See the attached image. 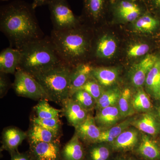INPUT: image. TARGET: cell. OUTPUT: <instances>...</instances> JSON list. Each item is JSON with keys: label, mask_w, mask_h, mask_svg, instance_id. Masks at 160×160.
I'll list each match as a JSON object with an SVG mask.
<instances>
[{"label": "cell", "mask_w": 160, "mask_h": 160, "mask_svg": "<svg viewBox=\"0 0 160 160\" xmlns=\"http://www.w3.org/2000/svg\"><path fill=\"white\" fill-rule=\"evenodd\" d=\"M31 5L14 1L1 7L0 29L10 47L21 49L26 44L44 38Z\"/></svg>", "instance_id": "obj_1"}, {"label": "cell", "mask_w": 160, "mask_h": 160, "mask_svg": "<svg viewBox=\"0 0 160 160\" xmlns=\"http://www.w3.org/2000/svg\"><path fill=\"white\" fill-rule=\"evenodd\" d=\"M80 25L68 30H52L50 37L55 49L63 62L72 67L85 59L90 51L88 34Z\"/></svg>", "instance_id": "obj_2"}, {"label": "cell", "mask_w": 160, "mask_h": 160, "mask_svg": "<svg viewBox=\"0 0 160 160\" xmlns=\"http://www.w3.org/2000/svg\"><path fill=\"white\" fill-rule=\"evenodd\" d=\"M20 50L21 58L18 68L32 76L65 64L55 49L50 37L33 41Z\"/></svg>", "instance_id": "obj_3"}, {"label": "cell", "mask_w": 160, "mask_h": 160, "mask_svg": "<svg viewBox=\"0 0 160 160\" xmlns=\"http://www.w3.org/2000/svg\"><path fill=\"white\" fill-rule=\"evenodd\" d=\"M72 68L62 64L33 77L42 86L49 100L62 105L69 98Z\"/></svg>", "instance_id": "obj_4"}, {"label": "cell", "mask_w": 160, "mask_h": 160, "mask_svg": "<svg viewBox=\"0 0 160 160\" xmlns=\"http://www.w3.org/2000/svg\"><path fill=\"white\" fill-rule=\"evenodd\" d=\"M53 30H68L80 25V21L75 15L66 0H53L48 2Z\"/></svg>", "instance_id": "obj_5"}, {"label": "cell", "mask_w": 160, "mask_h": 160, "mask_svg": "<svg viewBox=\"0 0 160 160\" xmlns=\"http://www.w3.org/2000/svg\"><path fill=\"white\" fill-rule=\"evenodd\" d=\"M14 75L12 87L18 96L35 100H49L42 86L31 75L18 68Z\"/></svg>", "instance_id": "obj_6"}, {"label": "cell", "mask_w": 160, "mask_h": 160, "mask_svg": "<svg viewBox=\"0 0 160 160\" xmlns=\"http://www.w3.org/2000/svg\"><path fill=\"white\" fill-rule=\"evenodd\" d=\"M60 142L29 144L27 152L31 160H62Z\"/></svg>", "instance_id": "obj_7"}, {"label": "cell", "mask_w": 160, "mask_h": 160, "mask_svg": "<svg viewBox=\"0 0 160 160\" xmlns=\"http://www.w3.org/2000/svg\"><path fill=\"white\" fill-rule=\"evenodd\" d=\"M116 16L127 22H133L143 13V9L137 0H112Z\"/></svg>", "instance_id": "obj_8"}, {"label": "cell", "mask_w": 160, "mask_h": 160, "mask_svg": "<svg viewBox=\"0 0 160 160\" xmlns=\"http://www.w3.org/2000/svg\"><path fill=\"white\" fill-rule=\"evenodd\" d=\"M93 66L86 62L80 63L72 68L70 74L69 98L79 90L91 76Z\"/></svg>", "instance_id": "obj_9"}, {"label": "cell", "mask_w": 160, "mask_h": 160, "mask_svg": "<svg viewBox=\"0 0 160 160\" xmlns=\"http://www.w3.org/2000/svg\"><path fill=\"white\" fill-rule=\"evenodd\" d=\"M75 128V133L88 146L97 142L102 132L96 123L94 118L90 114L84 122Z\"/></svg>", "instance_id": "obj_10"}, {"label": "cell", "mask_w": 160, "mask_h": 160, "mask_svg": "<svg viewBox=\"0 0 160 160\" xmlns=\"http://www.w3.org/2000/svg\"><path fill=\"white\" fill-rule=\"evenodd\" d=\"M62 106L63 114L69 125L74 128L84 122L89 115L88 111L71 98L66 99Z\"/></svg>", "instance_id": "obj_11"}, {"label": "cell", "mask_w": 160, "mask_h": 160, "mask_svg": "<svg viewBox=\"0 0 160 160\" xmlns=\"http://www.w3.org/2000/svg\"><path fill=\"white\" fill-rule=\"evenodd\" d=\"M27 138V134L14 126L5 128L2 133L1 150H6L9 154L18 151V147Z\"/></svg>", "instance_id": "obj_12"}, {"label": "cell", "mask_w": 160, "mask_h": 160, "mask_svg": "<svg viewBox=\"0 0 160 160\" xmlns=\"http://www.w3.org/2000/svg\"><path fill=\"white\" fill-rule=\"evenodd\" d=\"M158 59L153 54H148L139 62L135 65L131 73V81L137 87H141L146 82V77Z\"/></svg>", "instance_id": "obj_13"}, {"label": "cell", "mask_w": 160, "mask_h": 160, "mask_svg": "<svg viewBox=\"0 0 160 160\" xmlns=\"http://www.w3.org/2000/svg\"><path fill=\"white\" fill-rule=\"evenodd\" d=\"M21 58L19 49L10 46L3 49L0 53V72L15 74L19 68Z\"/></svg>", "instance_id": "obj_14"}, {"label": "cell", "mask_w": 160, "mask_h": 160, "mask_svg": "<svg viewBox=\"0 0 160 160\" xmlns=\"http://www.w3.org/2000/svg\"><path fill=\"white\" fill-rule=\"evenodd\" d=\"M117 49L114 39L109 35H102L98 38L93 46V57L98 59L109 58L113 56Z\"/></svg>", "instance_id": "obj_15"}, {"label": "cell", "mask_w": 160, "mask_h": 160, "mask_svg": "<svg viewBox=\"0 0 160 160\" xmlns=\"http://www.w3.org/2000/svg\"><path fill=\"white\" fill-rule=\"evenodd\" d=\"M86 149L75 133L61 150L62 160H85Z\"/></svg>", "instance_id": "obj_16"}, {"label": "cell", "mask_w": 160, "mask_h": 160, "mask_svg": "<svg viewBox=\"0 0 160 160\" xmlns=\"http://www.w3.org/2000/svg\"><path fill=\"white\" fill-rule=\"evenodd\" d=\"M138 140V132L136 129H126L111 143V147L116 151H129L137 146Z\"/></svg>", "instance_id": "obj_17"}, {"label": "cell", "mask_w": 160, "mask_h": 160, "mask_svg": "<svg viewBox=\"0 0 160 160\" xmlns=\"http://www.w3.org/2000/svg\"><path fill=\"white\" fill-rule=\"evenodd\" d=\"M121 118L118 108L111 106L98 110L94 119L97 126L103 130L115 126Z\"/></svg>", "instance_id": "obj_18"}, {"label": "cell", "mask_w": 160, "mask_h": 160, "mask_svg": "<svg viewBox=\"0 0 160 160\" xmlns=\"http://www.w3.org/2000/svg\"><path fill=\"white\" fill-rule=\"evenodd\" d=\"M29 144L37 142H60V135L56 134L42 126L32 123L27 133Z\"/></svg>", "instance_id": "obj_19"}, {"label": "cell", "mask_w": 160, "mask_h": 160, "mask_svg": "<svg viewBox=\"0 0 160 160\" xmlns=\"http://www.w3.org/2000/svg\"><path fill=\"white\" fill-rule=\"evenodd\" d=\"M136 150L138 154L145 159L156 160L160 158L158 146L147 136H143Z\"/></svg>", "instance_id": "obj_20"}, {"label": "cell", "mask_w": 160, "mask_h": 160, "mask_svg": "<svg viewBox=\"0 0 160 160\" xmlns=\"http://www.w3.org/2000/svg\"><path fill=\"white\" fill-rule=\"evenodd\" d=\"M84 10L87 17L97 23L102 17L107 0H83Z\"/></svg>", "instance_id": "obj_21"}, {"label": "cell", "mask_w": 160, "mask_h": 160, "mask_svg": "<svg viewBox=\"0 0 160 160\" xmlns=\"http://www.w3.org/2000/svg\"><path fill=\"white\" fill-rule=\"evenodd\" d=\"M92 76L101 86L108 87L114 84L118 78V72L115 69L106 67L93 68Z\"/></svg>", "instance_id": "obj_22"}, {"label": "cell", "mask_w": 160, "mask_h": 160, "mask_svg": "<svg viewBox=\"0 0 160 160\" xmlns=\"http://www.w3.org/2000/svg\"><path fill=\"white\" fill-rule=\"evenodd\" d=\"M131 124L140 131L153 135L158 132L157 124L152 115L145 113L131 122Z\"/></svg>", "instance_id": "obj_23"}, {"label": "cell", "mask_w": 160, "mask_h": 160, "mask_svg": "<svg viewBox=\"0 0 160 160\" xmlns=\"http://www.w3.org/2000/svg\"><path fill=\"white\" fill-rule=\"evenodd\" d=\"M106 144L96 143L89 145L86 149L85 160H109L111 149Z\"/></svg>", "instance_id": "obj_24"}, {"label": "cell", "mask_w": 160, "mask_h": 160, "mask_svg": "<svg viewBox=\"0 0 160 160\" xmlns=\"http://www.w3.org/2000/svg\"><path fill=\"white\" fill-rule=\"evenodd\" d=\"M131 120H126L109 129L102 130L100 137L97 143L111 144L124 130L128 128L131 122Z\"/></svg>", "instance_id": "obj_25"}, {"label": "cell", "mask_w": 160, "mask_h": 160, "mask_svg": "<svg viewBox=\"0 0 160 160\" xmlns=\"http://www.w3.org/2000/svg\"><path fill=\"white\" fill-rule=\"evenodd\" d=\"M146 87L153 94L157 96L160 91V61L158 60L146 77Z\"/></svg>", "instance_id": "obj_26"}, {"label": "cell", "mask_w": 160, "mask_h": 160, "mask_svg": "<svg viewBox=\"0 0 160 160\" xmlns=\"http://www.w3.org/2000/svg\"><path fill=\"white\" fill-rule=\"evenodd\" d=\"M158 24L157 19L149 13H145L136 21L134 29L139 32L149 33L155 29Z\"/></svg>", "instance_id": "obj_27"}, {"label": "cell", "mask_w": 160, "mask_h": 160, "mask_svg": "<svg viewBox=\"0 0 160 160\" xmlns=\"http://www.w3.org/2000/svg\"><path fill=\"white\" fill-rule=\"evenodd\" d=\"M122 92L117 88L109 89L103 92L102 94L97 101L96 108L98 110L109 107L114 106L118 103Z\"/></svg>", "instance_id": "obj_28"}, {"label": "cell", "mask_w": 160, "mask_h": 160, "mask_svg": "<svg viewBox=\"0 0 160 160\" xmlns=\"http://www.w3.org/2000/svg\"><path fill=\"white\" fill-rule=\"evenodd\" d=\"M34 110L37 117L41 119H49L59 118L61 110L55 109L50 106L48 100H39L37 105L35 106Z\"/></svg>", "instance_id": "obj_29"}, {"label": "cell", "mask_w": 160, "mask_h": 160, "mask_svg": "<svg viewBox=\"0 0 160 160\" xmlns=\"http://www.w3.org/2000/svg\"><path fill=\"white\" fill-rule=\"evenodd\" d=\"M118 104L122 117H127L134 113L132 104L131 92L129 88H126L122 92Z\"/></svg>", "instance_id": "obj_30"}, {"label": "cell", "mask_w": 160, "mask_h": 160, "mask_svg": "<svg viewBox=\"0 0 160 160\" xmlns=\"http://www.w3.org/2000/svg\"><path fill=\"white\" fill-rule=\"evenodd\" d=\"M71 98L87 111L92 110L96 105V100L83 89H79L75 92Z\"/></svg>", "instance_id": "obj_31"}, {"label": "cell", "mask_w": 160, "mask_h": 160, "mask_svg": "<svg viewBox=\"0 0 160 160\" xmlns=\"http://www.w3.org/2000/svg\"><path fill=\"white\" fill-rule=\"evenodd\" d=\"M132 104L133 109L139 111L149 110L152 105L149 96L142 89H140L132 99Z\"/></svg>", "instance_id": "obj_32"}, {"label": "cell", "mask_w": 160, "mask_h": 160, "mask_svg": "<svg viewBox=\"0 0 160 160\" xmlns=\"http://www.w3.org/2000/svg\"><path fill=\"white\" fill-rule=\"evenodd\" d=\"M32 122L42 126L55 133L60 135L61 129V122L59 118L41 119L35 117L32 119Z\"/></svg>", "instance_id": "obj_33"}, {"label": "cell", "mask_w": 160, "mask_h": 160, "mask_svg": "<svg viewBox=\"0 0 160 160\" xmlns=\"http://www.w3.org/2000/svg\"><path fill=\"white\" fill-rule=\"evenodd\" d=\"M91 76L80 89H83L88 92L97 101L104 91L99 83L93 77V79H91Z\"/></svg>", "instance_id": "obj_34"}, {"label": "cell", "mask_w": 160, "mask_h": 160, "mask_svg": "<svg viewBox=\"0 0 160 160\" xmlns=\"http://www.w3.org/2000/svg\"><path fill=\"white\" fill-rule=\"evenodd\" d=\"M149 50V45L144 43L135 44L129 47L127 55L130 58H137L146 55Z\"/></svg>", "instance_id": "obj_35"}, {"label": "cell", "mask_w": 160, "mask_h": 160, "mask_svg": "<svg viewBox=\"0 0 160 160\" xmlns=\"http://www.w3.org/2000/svg\"><path fill=\"white\" fill-rule=\"evenodd\" d=\"M5 73L1 72L0 75V96L2 98L7 93L10 87V82Z\"/></svg>", "instance_id": "obj_36"}, {"label": "cell", "mask_w": 160, "mask_h": 160, "mask_svg": "<svg viewBox=\"0 0 160 160\" xmlns=\"http://www.w3.org/2000/svg\"><path fill=\"white\" fill-rule=\"evenodd\" d=\"M11 160H31L28 152L21 153L18 151L14 152L10 154Z\"/></svg>", "instance_id": "obj_37"}, {"label": "cell", "mask_w": 160, "mask_h": 160, "mask_svg": "<svg viewBox=\"0 0 160 160\" xmlns=\"http://www.w3.org/2000/svg\"><path fill=\"white\" fill-rule=\"evenodd\" d=\"M151 8L154 11L160 12V0H148Z\"/></svg>", "instance_id": "obj_38"}, {"label": "cell", "mask_w": 160, "mask_h": 160, "mask_svg": "<svg viewBox=\"0 0 160 160\" xmlns=\"http://www.w3.org/2000/svg\"><path fill=\"white\" fill-rule=\"evenodd\" d=\"M48 0H33L32 6V8L35 9L39 6L46 5L48 3Z\"/></svg>", "instance_id": "obj_39"}, {"label": "cell", "mask_w": 160, "mask_h": 160, "mask_svg": "<svg viewBox=\"0 0 160 160\" xmlns=\"http://www.w3.org/2000/svg\"><path fill=\"white\" fill-rule=\"evenodd\" d=\"M128 159L125 158H117L115 160H128Z\"/></svg>", "instance_id": "obj_40"}, {"label": "cell", "mask_w": 160, "mask_h": 160, "mask_svg": "<svg viewBox=\"0 0 160 160\" xmlns=\"http://www.w3.org/2000/svg\"><path fill=\"white\" fill-rule=\"evenodd\" d=\"M128 160H137V159L131 157L129 158L128 159Z\"/></svg>", "instance_id": "obj_41"}, {"label": "cell", "mask_w": 160, "mask_h": 160, "mask_svg": "<svg viewBox=\"0 0 160 160\" xmlns=\"http://www.w3.org/2000/svg\"><path fill=\"white\" fill-rule=\"evenodd\" d=\"M158 115H159V117L160 120V109H159V111H158Z\"/></svg>", "instance_id": "obj_42"}, {"label": "cell", "mask_w": 160, "mask_h": 160, "mask_svg": "<svg viewBox=\"0 0 160 160\" xmlns=\"http://www.w3.org/2000/svg\"><path fill=\"white\" fill-rule=\"evenodd\" d=\"M158 96L159 97V98H160V92H159V93H158Z\"/></svg>", "instance_id": "obj_43"}, {"label": "cell", "mask_w": 160, "mask_h": 160, "mask_svg": "<svg viewBox=\"0 0 160 160\" xmlns=\"http://www.w3.org/2000/svg\"><path fill=\"white\" fill-rule=\"evenodd\" d=\"M1 1H3V2H5V1H8L9 0H1Z\"/></svg>", "instance_id": "obj_44"}, {"label": "cell", "mask_w": 160, "mask_h": 160, "mask_svg": "<svg viewBox=\"0 0 160 160\" xmlns=\"http://www.w3.org/2000/svg\"><path fill=\"white\" fill-rule=\"evenodd\" d=\"M53 1V0H48V2H50V1ZM48 3H47V4H48Z\"/></svg>", "instance_id": "obj_45"}]
</instances>
